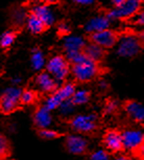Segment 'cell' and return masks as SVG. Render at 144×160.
<instances>
[{"instance_id": "obj_1", "label": "cell", "mask_w": 144, "mask_h": 160, "mask_svg": "<svg viewBox=\"0 0 144 160\" xmlns=\"http://www.w3.org/2000/svg\"><path fill=\"white\" fill-rule=\"evenodd\" d=\"M98 71L99 68H98L97 62L89 59L85 53L79 56L72 63L71 66V72L74 78L80 83L90 82L97 75Z\"/></svg>"}, {"instance_id": "obj_2", "label": "cell", "mask_w": 144, "mask_h": 160, "mask_svg": "<svg viewBox=\"0 0 144 160\" xmlns=\"http://www.w3.org/2000/svg\"><path fill=\"white\" fill-rule=\"evenodd\" d=\"M46 70L55 78L58 83H62L67 78L69 72L71 71V66L69 60L62 55H55L51 57L46 63Z\"/></svg>"}, {"instance_id": "obj_3", "label": "cell", "mask_w": 144, "mask_h": 160, "mask_svg": "<svg viewBox=\"0 0 144 160\" xmlns=\"http://www.w3.org/2000/svg\"><path fill=\"white\" fill-rule=\"evenodd\" d=\"M21 90L19 87H8L2 92L0 96V112L3 114H11L16 111L21 105Z\"/></svg>"}, {"instance_id": "obj_4", "label": "cell", "mask_w": 144, "mask_h": 160, "mask_svg": "<svg viewBox=\"0 0 144 160\" xmlns=\"http://www.w3.org/2000/svg\"><path fill=\"white\" fill-rule=\"evenodd\" d=\"M76 91L75 86L72 83H66L58 88L55 92H52L44 102V106L50 111L59 109L60 105L66 99H70Z\"/></svg>"}, {"instance_id": "obj_5", "label": "cell", "mask_w": 144, "mask_h": 160, "mask_svg": "<svg viewBox=\"0 0 144 160\" xmlns=\"http://www.w3.org/2000/svg\"><path fill=\"white\" fill-rule=\"evenodd\" d=\"M86 46V41L79 36H68L65 38L63 48L65 51V57L70 63H73L75 60L84 53V48Z\"/></svg>"}, {"instance_id": "obj_6", "label": "cell", "mask_w": 144, "mask_h": 160, "mask_svg": "<svg viewBox=\"0 0 144 160\" xmlns=\"http://www.w3.org/2000/svg\"><path fill=\"white\" fill-rule=\"evenodd\" d=\"M143 43L138 37L125 36V37L120 39L117 52L122 58H133L140 52Z\"/></svg>"}, {"instance_id": "obj_7", "label": "cell", "mask_w": 144, "mask_h": 160, "mask_svg": "<svg viewBox=\"0 0 144 160\" xmlns=\"http://www.w3.org/2000/svg\"><path fill=\"white\" fill-rule=\"evenodd\" d=\"M142 0H127L120 7H116L114 10L110 11L107 14V16L111 20L117 19H127V18L133 17L135 14L138 13L140 10Z\"/></svg>"}, {"instance_id": "obj_8", "label": "cell", "mask_w": 144, "mask_h": 160, "mask_svg": "<svg viewBox=\"0 0 144 160\" xmlns=\"http://www.w3.org/2000/svg\"><path fill=\"white\" fill-rule=\"evenodd\" d=\"M70 126L77 133H91L97 128V116L95 114H79L71 118Z\"/></svg>"}, {"instance_id": "obj_9", "label": "cell", "mask_w": 144, "mask_h": 160, "mask_svg": "<svg viewBox=\"0 0 144 160\" xmlns=\"http://www.w3.org/2000/svg\"><path fill=\"white\" fill-rule=\"evenodd\" d=\"M90 41L100 45L103 48H112L118 41V35L110 28L90 34Z\"/></svg>"}, {"instance_id": "obj_10", "label": "cell", "mask_w": 144, "mask_h": 160, "mask_svg": "<svg viewBox=\"0 0 144 160\" xmlns=\"http://www.w3.org/2000/svg\"><path fill=\"white\" fill-rule=\"evenodd\" d=\"M124 149L137 151L144 143V133L140 130H127L122 132Z\"/></svg>"}, {"instance_id": "obj_11", "label": "cell", "mask_w": 144, "mask_h": 160, "mask_svg": "<svg viewBox=\"0 0 144 160\" xmlns=\"http://www.w3.org/2000/svg\"><path fill=\"white\" fill-rule=\"evenodd\" d=\"M36 86L40 91L44 93H52L58 89L59 83L47 70L40 71L35 78Z\"/></svg>"}, {"instance_id": "obj_12", "label": "cell", "mask_w": 144, "mask_h": 160, "mask_svg": "<svg viewBox=\"0 0 144 160\" xmlns=\"http://www.w3.org/2000/svg\"><path fill=\"white\" fill-rule=\"evenodd\" d=\"M65 148L73 155H82L88 149V141L80 135H69L65 139Z\"/></svg>"}, {"instance_id": "obj_13", "label": "cell", "mask_w": 144, "mask_h": 160, "mask_svg": "<svg viewBox=\"0 0 144 160\" xmlns=\"http://www.w3.org/2000/svg\"><path fill=\"white\" fill-rule=\"evenodd\" d=\"M103 143L106 148L112 153H118L124 150L122 133L116 130H110L103 136Z\"/></svg>"}, {"instance_id": "obj_14", "label": "cell", "mask_w": 144, "mask_h": 160, "mask_svg": "<svg viewBox=\"0 0 144 160\" xmlns=\"http://www.w3.org/2000/svg\"><path fill=\"white\" fill-rule=\"evenodd\" d=\"M34 122L36 127L39 129L49 128V126L52 122L51 111L45 107L44 105L39 107L34 113Z\"/></svg>"}, {"instance_id": "obj_15", "label": "cell", "mask_w": 144, "mask_h": 160, "mask_svg": "<svg viewBox=\"0 0 144 160\" xmlns=\"http://www.w3.org/2000/svg\"><path fill=\"white\" fill-rule=\"evenodd\" d=\"M31 13L40 18L47 28L51 26L52 24L55 23V14H53V11L50 8L49 5H47V4L35 5L31 10Z\"/></svg>"}, {"instance_id": "obj_16", "label": "cell", "mask_w": 144, "mask_h": 160, "mask_svg": "<svg viewBox=\"0 0 144 160\" xmlns=\"http://www.w3.org/2000/svg\"><path fill=\"white\" fill-rule=\"evenodd\" d=\"M123 108L131 118L137 122H144V106L136 101H127L124 102Z\"/></svg>"}, {"instance_id": "obj_17", "label": "cell", "mask_w": 144, "mask_h": 160, "mask_svg": "<svg viewBox=\"0 0 144 160\" xmlns=\"http://www.w3.org/2000/svg\"><path fill=\"white\" fill-rule=\"evenodd\" d=\"M110 23L111 19L108 16H97L88 21V23L85 26V29L89 34H93V32H97L109 28Z\"/></svg>"}, {"instance_id": "obj_18", "label": "cell", "mask_w": 144, "mask_h": 160, "mask_svg": "<svg viewBox=\"0 0 144 160\" xmlns=\"http://www.w3.org/2000/svg\"><path fill=\"white\" fill-rule=\"evenodd\" d=\"M84 53H85L89 59H91L93 61L98 63L104 58V56H106V48H103V46H100V45L94 43V42L90 41V43L86 44L85 48H84Z\"/></svg>"}, {"instance_id": "obj_19", "label": "cell", "mask_w": 144, "mask_h": 160, "mask_svg": "<svg viewBox=\"0 0 144 160\" xmlns=\"http://www.w3.org/2000/svg\"><path fill=\"white\" fill-rule=\"evenodd\" d=\"M25 24H26V26H27L28 31L34 35L42 34V32L46 31V28H47V26L45 25V23L43 21L32 13H31L27 16Z\"/></svg>"}, {"instance_id": "obj_20", "label": "cell", "mask_w": 144, "mask_h": 160, "mask_svg": "<svg viewBox=\"0 0 144 160\" xmlns=\"http://www.w3.org/2000/svg\"><path fill=\"white\" fill-rule=\"evenodd\" d=\"M46 63L47 61L45 59V56L42 52V50L39 49V48H35L31 51V64L32 69L36 71H42L46 67Z\"/></svg>"}, {"instance_id": "obj_21", "label": "cell", "mask_w": 144, "mask_h": 160, "mask_svg": "<svg viewBox=\"0 0 144 160\" xmlns=\"http://www.w3.org/2000/svg\"><path fill=\"white\" fill-rule=\"evenodd\" d=\"M16 38H17V32L15 31L8 29V31L3 32L0 35V47L3 48V49L10 48L15 43Z\"/></svg>"}, {"instance_id": "obj_22", "label": "cell", "mask_w": 144, "mask_h": 160, "mask_svg": "<svg viewBox=\"0 0 144 160\" xmlns=\"http://www.w3.org/2000/svg\"><path fill=\"white\" fill-rule=\"evenodd\" d=\"M72 102H74L75 106H79V105H84V104H87L90 99V93L89 91L87 90H84V89H80V90H76L74 92L73 96L71 98Z\"/></svg>"}, {"instance_id": "obj_23", "label": "cell", "mask_w": 144, "mask_h": 160, "mask_svg": "<svg viewBox=\"0 0 144 160\" xmlns=\"http://www.w3.org/2000/svg\"><path fill=\"white\" fill-rule=\"evenodd\" d=\"M36 98H37V94L34 90H23L21 93V105H31L36 101Z\"/></svg>"}, {"instance_id": "obj_24", "label": "cell", "mask_w": 144, "mask_h": 160, "mask_svg": "<svg viewBox=\"0 0 144 160\" xmlns=\"http://www.w3.org/2000/svg\"><path fill=\"white\" fill-rule=\"evenodd\" d=\"M10 154V143L7 137L0 134V160L7 158Z\"/></svg>"}, {"instance_id": "obj_25", "label": "cell", "mask_w": 144, "mask_h": 160, "mask_svg": "<svg viewBox=\"0 0 144 160\" xmlns=\"http://www.w3.org/2000/svg\"><path fill=\"white\" fill-rule=\"evenodd\" d=\"M74 107H75V105H74V102H72V99L70 98V99H66V101L63 102L62 104L60 105L59 110L63 115H69V114H71L73 112Z\"/></svg>"}, {"instance_id": "obj_26", "label": "cell", "mask_w": 144, "mask_h": 160, "mask_svg": "<svg viewBox=\"0 0 144 160\" xmlns=\"http://www.w3.org/2000/svg\"><path fill=\"white\" fill-rule=\"evenodd\" d=\"M39 135L46 140H52V139H55V138H58L60 136V133L56 132L55 130L45 128V129H40V131H39Z\"/></svg>"}, {"instance_id": "obj_27", "label": "cell", "mask_w": 144, "mask_h": 160, "mask_svg": "<svg viewBox=\"0 0 144 160\" xmlns=\"http://www.w3.org/2000/svg\"><path fill=\"white\" fill-rule=\"evenodd\" d=\"M27 16L28 15L26 14V12L23 8H17L13 13V20L16 24H22L27 19Z\"/></svg>"}, {"instance_id": "obj_28", "label": "cell", "mask_w": 144, "mask_h": 160, "mask_svg": "<svg viewBox=\"0 0 144 160\" xmlns=\"http://www.w3.org/2000/svg\"><path fill=\"white\" fill-rule=\"evenodd\" d=\"M90 160H110V155L104 150H97L91 154Z\"/></svg>"}, {"instance_id": "obj_29", "label": "cell", "mask_w": 144, "mask_h": 160, "mask_svg": "<svg viewBox=\"0 0 144 160\" xmlns=\"http://www.w3.org/2000/svg\"><path fill=\"white\" fill-rule=\"evenodd\" d=\"M117 109V102L115 101H109L106 105V112L113 113Z\"/></svg>"}, {"instance_id": "obj_30", "label": "cell", "mask_w": 144, "mask_h": 160, "mask_svg": "<svg viewBox=\"0 0 144 160\" xmlns=\"http://www.w3.org/2000/svg\"><path fill=\"white\" fill-rule=\"evenodd\" d=\"M59 31L63 35H67L69 31H70V28H69V25L67 23H62V24H60V26H59Z\"/></svg>"}, {"instance_id": "obj_31", "label": "cell", "mask_w": 144, "mask_h": 160, "mask_svg": "<svg viewBox=\"0 0 144 160\" xmlns=\"http://www.w3.org/2000/svg\"><path fill=\"white\" fill-rule=\"evenodd\" d=\"M135 23L139 24V25H144V11L137 15L135 18Z\"/></svg>"}, {"instance_id": "obj_32", "label": "cell", "mask_w": 144, "mask_h": 160, "mask_svg": "<svg viewBox=\"0 0 144 160\" xmlns=\"http://www.w3.org/2000/svg\"><path fill=\"white\" fill-rule=\"evenodd\" d=\"M94 0H74V2L77 4H80V5H89L93 3Z\"/></svg>"}, {"instance_id": "obj_33", "label": "cell", "mask_w": 144, "mask_h": 160, "mask_svg": "<svg viewBox=\"0 0 144 160\" xmlns=\"http://www.w3.org/2000/svg\"><path fill=\"white\" fill-rule=\"evenodd\" d=\"M127 0H112V2L114 3L115 7H120L121 4H123L124 2H127Z\"/></svg>"}, {"instance_id": "obj_34", "label": "cell", "mask_w": 144, "mask_h": 160, "mask_svg": "<svg viewBox=\"0 0 144 160\" xmlns=\"http://www.w3.org/2000/svg\"><path fill=\"white\" fill-rule=\"evenodd\" d=\"M116 160H136V159L131 158V157H127V156H119Z\"/></svg>"}, {"instance_id": "obj_35", "label": "cell", "mask_w": 144, "mask_h": 160, "mask_svg": "<svg viewBox=\"0 0 144 160\" xmlns=\"http://www.w3.org/2000/svg\"><path fill=\"white\" fill-rule=\"evenodd\" d=\"M99 86H100V88H101V89H107V88H108V84H107L106 82H104V81H103V82H100Z\"/></svg>"}, {"instance_id": "obj_36", "label": "cell", "mask_w": 144, "mask_h": 160, "mask_svg": "<svg viewBox=\"0 0 144 160\" xmlns=\"http://www.w3.org/2000/svg\"><path fill=\"white\" fill-rule=\"evenodd\" d=\"M138 38H139V39H140V41L142 42V43L144 44V32H140V35L138 36Z\"/></svg>"}, {"instance_id": "obj_37", "label": "cell", "mask_w": 144, "mask_h": 160, "mask_svg": "<svg viewBox=\"0 0 144 160\" xmlns=\"http://www.w3.org/2000/svg\"><path fill=\"white\" fill-rule=\"evenodd\" d=\"M20 82H21L20 78H14V80H13V83L15 84V85H17V84H19Z\"/></svg>"}, {"instance_id": "obj_38", "label": "cell", "mask_w": 144, "mask_h": 160, "mask_svg": "<svg viewBox=\"0 0 144 160\" xmlns=\"http://www.w3.org/2000/svg\"><path fill=\"white\" fill-rule=\"evenodd\" d=\"M29 3H38V2L42 1V0H27Z\"/></svg>"}, {"instance_id": "obj_39", "label": "cell", "mask_w": 144, "mask_h": 160, "mask_svg": "<svg viewBox=\"0 0 144 160\" xmlns=\"http://www.w3.org/2000/svg\"><path fill=\"white\" fill-rule=\"evenodd\" d=\"M46 3H55V2H56L58 0H44Z\"/></svg>"}]
</instances>
